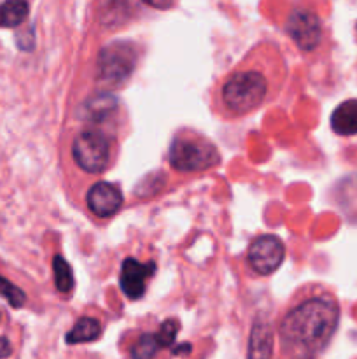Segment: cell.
Wrapping results in <instances>:
<instances>
[{
    "mask_svg": "<svg viewBox=\"0 0 357 359\" xmlns=\"http://www.w3.org/2000/svg\"><path fill=\"white\" fill-rule=\"evenodd\" d=\"M279 55L252 51L230 74L223 77L217 93L220 114L241 118L258 111L279 91L284 63L276 65Z\"/></svg>",
    "mask_w": 357,
    "mask_h": 359,
    "instance_id": "obj_1",
    "label": "cell"
},
{
    "mask_svg": "<svg viewBox=\"0 0 357 359\" xmlns=\"http://www.w3.org/2000/svg\"><path fill=\"white\" fill-rule=\"evenodd\" d=\"M338 323V302L329 293L314 294L290 309L280 323L282 349L294 359H312L328 346Z\"/></svg>",
    "mask_w": 357,
    "mask_h": 359,
    "instance_id": "obj_2",
    "label": "cell"
},
{
    "mask_svg": "<svg viewBox=\"0 0 357 359\" xmlns=\"http://www.w3.org/2000/svg\"><path fill=\"white\" fill-rule=\"evenodd\" d=\"M168 160L177 172H202L220 163L217 147L198 133H178L170 146Z\"/></svg>",
    "mask_w": 357,
    "mask_h": 359,
    "instance_id": "obj_3",
    "label": "cell"
},
{
    "mask_svg": "<svg viewBox=\"0 0 357 359\" xmlns=\"http://www.w3.org/2000/svg\"><path fill=\"white\" fill-rule=\"evenodd\" d=\"M112 140L100 130H84L72 142L74 161L86 174H104L112 163Z\"/></svg>",
    "mask_w": 357,
    "mask_h": 359,
    "instance_id": "obj_4",
    "label": "cell"
},
{
    "mask_svg": "<svg viewBox=\"0 0 357 359\" xmlns=\"http://www.w3.org/2000/svg\"><path fill=\"white\" fill-rule=\"evenodd\" d=\"M136 65V48L132 42H112L100 51L97 62L98 83L119 88L126 83Z\"/></svg>",
    "mask_w": 357,
    "mask_h": 359,
    "instance_id": "obj_5",
    "label": "cell"
},
{
    "mask_svg": "<svg viewBox=\"0 0 357 359\" xmlns=\"http://www.w3.org/2000/svg\"><path fill=\"white\" fill-rule=\"evenodd\" d=\"M284 258H286V248L275 235H259L248 245V265L259 276H272L280 269Z\"/></svg>",
    "mask_w": 357,
    "mask_h": 359,
    "instance_id": "obj_6",
    "label": "cell"
},
{
    "mask_svg": "<svg viewBox=\"0 0 357 359\" xmlns=\"http://www.w3.org/2000/svg\"><path fill=\"white\" fill-rule=\"evenodd\" d=\"M286 32L301 51L310 53L321 44L324 28H322V21L317 14L307 9H296L290 13L289 20H287Z\"/></svg>",
    "mask_w": 357,
    "mask_h": 359,
    "instance_id": "obj_7",
    "label": "cell"
},
{
    "mask_svg": "<svg viewBox=\"0 0 357 359\" xmlns=\"http://www.w3.org/2000/svg\"><path fill=\"white\" fill-rule=\"evenodd\" d=\"M156 272L154 262L140 263L135 258H126L119 273V286L130 300H139L146 293V283Z\"/></svg>",
    "mask_w": 357,
    "mask_h": 359,
    "instance_id": "obj_8",
    "label": "cell"
},
{
    "mask_svg": "<svg viewBox=\"0 0 357 359\" xmlns=\"http://www.w3.org/2000/svg\"><path fill=\"white\" fill-rule=\"evenodd\" d=\"M86 203L94 216L100 217V219H105V217L114 216L121 209L122 195L118 186L100 181L94 182L90 188V191L86 195Z\"/></svg>",
    "mask_w": 357,
    "mask_h": 359,
    "instance_id": "obj_9",
    "label": "cell"
},
{
    "mask_svg": "<svg viewBox=\"0 0 357 359\" xmlns=\"http://www.w3.org/2000/svg\"><path fill=\"white\" fill-rule=\"evenodd\" d=\"M273 346H275V333L272 325L266 318H258L248 337L247 359H272Z\"/></svg>",
    "mask_w": 357,
    "mask_h": 359,
    "instance_id": "obj_10",
    "label": "cell"
},
{
    "mask_svg": "<svg viewBox=\"0 0 357 359\" xmlns=\"http://www.w3.org/2000/svg\"><path fill=\"white\" fill-rule=\"evenodd\" d=\"M331 128L336 135H357V98L342 102L331 114Z\"/></svg>",
    "mask_w": 357,
    "mask_h": 359,
    "instance_id": "obj_11",
    "label": "cell"
},
{
    "mask_svg": "<svg viewBox=\"0 0 357 359\" xmlns=\"http://www.w3.org/2000/svg\"><path fill=\"white\" fill-rule=\"evenodd\" d=\"M102 335V325L94 318H80L74 325V328L66 333V344H84L93 342Z\"/></svg>",
    "mask_w": 357,
    "mask_h": 359,
    "instance_id": "obj_12",
    "label": "cell"
},
{
    "mask_svg": "<svg viewBox=\"0 0 357 359\" xmlns=\"http://www.w3.org/2000/svg\"><path fill=\"white\" fill-rule=\"evenodd\" d=\"M28 18L27 0H6L0 4V27L14 28L20 27Z\"/></svg>",
    "mask_w": 357,
    "mask_h": 359,
    "instance_id": "obj_13",
    "label": "cell"
},
{
    "mask_svg": "<svg viewBox=\"0 0 357 359\" xmlns=\"http://www.w3.org/2000/svg\"><path fill=\"white\" fill-rule=\"evenodd\" d=\"M52 273H55L56 290L62 294H69L74 290V272L70 263L63 256L56 255L52 258Z\"/></svg>",
    "mask_w": 357,
    "mask_h": 359,
    "instance_id": "obj_14",
    "label": "cell"
},
{
    "mask_svg": "<svg viewBox=\"0 0 357 359\" xmlns=\"http://www.w3.org/2000/svg\"><path fill=\"white\" fill-rule=\"evenodd\" d=\"M158 349H160V344H158L156 335L146 333L133 344L132 359H153Z\"/></svg>",
    "mask_w": 357,
    "mask_h": 359,
    "instance_id": "obj_15",
    "label": "cell"
},
{
    "mask_svg": "<svg viewBox=\"0 0 357 359\" xmlns=\"http://www.w3.org/2000/svg\"><path fill=\"white\" fill-rule=\"evenodd\" d=\"M0 297L6 298V300L9 302L10 307L14 309L23 307L24 302H27V294H24L20 287L14 286L10 280L4 279L2 276H0Z\"/></svg>",
    "mask_w": 357,
    "mask_h": 359,
    "instance_id": "obj_16",
    "label": "cell"
},
{
    "mask_svg": "<svg viewBox=\"0 0 357 359\" xmlns=\"http://www.w3.org/2000/svg\"><path fill=\"white\" fill-rule=\"evenodd\" d=\"M178 326L181 325H178V321H175V319H167V321L160 326V330H158L156 333L160 347H170L172 344L175 342V337H177L178 333Z\"/></svg>",
    "mask_w": 357,
    "mask_h": 359,
    "instance_id": "obj_17",
    "label": "cell"
},
{
    "mask_svg": "<svg viewBox=\"0 0 357 359\" xmlns=\"http://www.w3.org/2000/svg\"><path fill=\"white\" fill-rule=\"evenodd\" d=\"M142 2L147 4V6L154 7V9L164 11V9H170V7L174 6L175 0H142Z\"/></svg>",
    "mask_w": 357,
    "mask_h": 359,
    "instance_id": "obj_18",
    "label": "cell"
},
{
    "mask_svg": "<svg viewBox=\"0 0 357 359\" xmlns=\"http://www.w3.org/2000/svg\"><path fill=\"white\" fill-rule=\"evenodd\" d=\"M10 353H13V347H10V342L6 339V337H0V359L9 358Z\"/></svg>",
    "mask_w": 357,
    "mask_h": 359,
    "instance_id": "obj_19",
    "label": "cell"
},
{
    "mask_svg": "<svg viewBox=\"0 0 357 359\" xmlns=\"http://www.w3.org/2000/svg\"><path fill=\"white\" fill-rule=\"evenodd\" d=\"M189 351H191V346H188V344H186V346H182L181 349H175L174 351V354H181V353H189Z\"/></svg>",
    "mask_w": 357,
    "mask_h": 359,
    "instance_id": "obj_20",
    "label": "cell"
},
{
    "mask_svg": "<svg viewBox=\"0 0 357 359\" xmlns=\"http://www.w3.org/2000/svg\"><path fill=\"white\" fill-rule=\"evenodd\" d=\"M0 319H2V314H0Z\"/></svg>",
    "mask_w": 357,
    "mask_h": 359,
    "instance_id": "obj_21",
    "label": "cell"
}]
</instances>
